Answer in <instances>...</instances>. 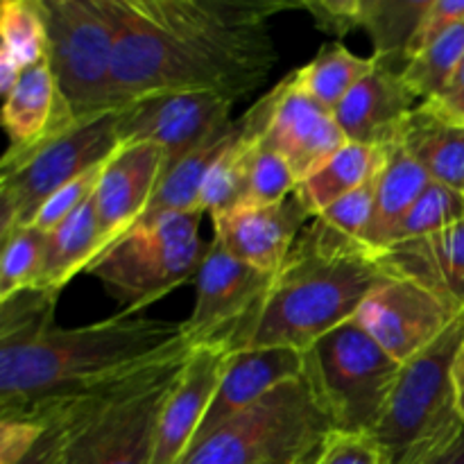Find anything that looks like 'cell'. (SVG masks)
I'll list each match as a JSON object with an SVG mask.
<instances>
[{
  "mask_svg": "<svg viewBox=\"0 0 464 464\" xmlns=\"http://www.w3.org/2000/svg\"><path fill=\"white\" fill-rule=\"evenodd\" d=\"M116 32L118 107L152 93H216L236 102L276 63L279 0H102Z\"/></svg>",
  "mask_w": 464,
  "mask_h": 464,
  "instance_id": "1",
  "label": "cell"
},
{
  "mask_svg": "<svg viewBox=\"0 0 464 464\" xmlns=\"http://www.w3.org/2000/svg\"><path fill=\"white\" fill-rule=\"evenodd\" d=\"M190 344L181 322L118 313L95 324L0 335V417L84 397Z\"/></svg>",
  "mask_w": 464,
  "mask_h": 464,
  "instance_id": "2",
  "label": "cell"
},
{
  "mask_svg": "<svg viewBox=\"0 0 464 464\" xmlns=\"http://www.w3.org/2000/svg\"><path fill=\"white\" fill-rule=\"evenodd\" d=\"M376 254L335 234L313 218L302 231L270 288L243 326L222 347L304 349L353 320L372 290L388 279Z\"/></svg>",
  "mask_w": 464,
  "mask_h": 464,
  "instance_id": "3",
  "label": "cell"
},
{
  "mask_svg": "<svg viewBox=\"0 0 464 464\" xmlns=\"http://www.w3.org/2000/svg\"><path fill=\"white\" fill-rule=\"evenodd\" d=\"M190 344L84 397L63 399L71 417L63 464H152L154 435Z\"/></svg>",
  "mask_w": 464,
  "mask_h": 464,
  "instance_id": "4",
  "label": "cell"
},
{
  "mask_svg": "<svg viewBox=\"0 0 464 464\" xmlns=\"http://www.w3.org/2000/svg\"><path fill=\"white\" fill-rule=\"evenodd\" d=\"M464 344V311L430 347L403 362L372 438L385 464H433L464 433L453 392V362Z\"/></svg>",
  "mask_w": 464,
  "mask_h": 464,
  "instance_id": "5",
  "label": "cell"
},
{
  "mask_svg": "<svg viewBox=\"0 0 464 464\" xmlns=\"http://www.w3.org/2000/svg\"><path fill=\"white\" fill-rule=\"evenodd\" d=\"M331 430L299 376L195 440L179 464H311Z\"/></svg>",
  "mask_w": 464,
  "mask_h": 464,
  "instance_id": "6",
  "label": "cell"
},
{
  "mask_svg": "<svg viewBox=\"0 0 464 464\" xmlns=\"http://www.w3.org/2000/svg\"><path fill=\"white\" fill-rule=\"evenodd\" d=\"M302 379L338 433L374 435L397 385L401 362L349 320L302 352Z\"/></svg>",
  "mask_w": 464,
  "mask_h": 464,
  "instance_id": "7",
  "label": "cell"
},
{
  "mask_svg": "<svg viewBox=\"0 0 464 464\" xmlns=\"http://www.w3.org/2000/svg\"><path fill=\"white\" fill-rule=\"evenodd\" d=\"M202 216V211L172 213L152 225L136 227L91 263L86 275L102 281L125 304V313L134 315L198 276L208 252V245L199 238Z\"/></svg>",
  "mask_w": 464,
  "mask_h": 464,
  "instance_id": "8",
  "label": "cell"
},
{
  "mask_svg": "<svg viewBox=\"0 0 464 464\" xmlns=\"http://www.w3.org/2000/svg\"><path fill=\"white\" fill-rule=\"evenodd\" d=\"M121 148L118 109L80 121L72 130L27 152H5L0 163V236L32 225L39 208L77 177L104 166Z\"/></svg>",
  "mask_w": 464,
  "mask_h": 464,
  "instance_id": "9",
  "label": "cell"
},
{
  "mask_svg": "<svg viewBox=\"0 0 464 464\" xmlns=\"http://www.w3.org/2000/svg\"><path fill=\"white\" fill-rule=\"evenodd\" d=\"M48 57L77 121L116 111V32L102 0H44Z\"/></svg>",
  "mask_w": 464,
  "mask_h": 464,
  "instance_id": "10",
  "label": "cell"
},
{
  "mask_svg": "<svg viewBox=\"0 0 464 464\" xmlns=\"http://www.w3.org/2000/svg\"><path fill=\"white\" fill-rule=\"evenodd\" d=\"M234 102L216 93H152L118 109L121 143H154L166 152V172L231 125Z\"/></svg>",
  "mask_w": 464,
  "mask_h": 464,
  "instance_id": "11",
  "label": "cell"
},
{
  "mask_svg": "<svg viewBox=\"0 0 464 464\" xmlns=\"http://www.w3.org/2000/svg\"><path fill=\"white\" fill-rule=\"evenodd\" d=\"M458 315L415 281L388 276L372 290L353 320L403 365L430 347Z\"/></svg>",
  "mask_w": 464,
  "mask_h": 464,
  "instance_id": "12",
  "label": "cell"
},
{
  "mask_svg": "<svg viewBox=\"0 0 464 464\" xmlns=\"http://www.w3.org/2000/svg\"><path fill=\"white\" fill-rule=\"evenodd\" d=\"M272 275L236 261L213 240L198 272V297L181 322L190 347L225 344L247 322L270 288Z\"/></svg>",
  "mask_w": 464,
  "mask_h": 464,
  "instance_id": "13",
  "label": "cell"
},
{
  "mask_svg": "<svg viewBox=\"0 0 464 464\" xmlns=\"http://www.w3.org/2000/svg\"><path fill=\"white\" fill-rule=\"evenodd\" d=\"M270 100L272 107L263 139L285 159L299 181L320 170L349 143L334 111L299 89L293 75L284 77L270 91Z\"/></svg>",
  "mask_w": 464,
  "mask_h": 464,
  "instance_id": "14",
  "label": "cell"
},
{
  "mask_svg": "<svg viewBox=\"0 0 464 464\" xmlns=\"http://www.w3.org/2000/svg\"><path fill=\"white\" fill-rule=\"evenodd\" d=\"M163 175L166 152L159 145L145 140L121 143V148L107 159L93 193L102 240L100 256L139 225Z\"/></svg>",
  "mask_w": 464,
  "mask_h": 464,
  "instance_id": "15",
  "label": "cell"
},
{
  "mask_svg": "<svg viewBox=\"0 0 464 464\" xmlns=\"http://www.w3.org/2000/svg\"><path fill=\"white\" fill-rule=\"evenodd\" d=\"M313 218L293 193L275 204H249L213 218L216 243L245 266L276 275L293 252L304 222Z\"/></svg>",
  "mask_w": 464,
  "mask_h": 464,
  "instance_id": "16",
  "label": "cell"
},
{
  "mask_svg": "<svg viewBox=\"0 0 464 464\" xmlns=\"http://www.w3.org/2000/svg\"><path fill=\"white\" fill-rule=\"evenodd\" d=\"M231 353L222 344L190 349L175 388L161 408L154 435L152 464H179L220 388Z\"/></svg>",
  "mask_w": 464,
  "mask_h": 464,
  "instance_id": "17",
  "label": "cell"
},
{
  "mask_svg": "<svg viewBox=\"0 0 464 464\" xmlns=\"http://www.w3.org/2000/svg\"><path fill=\"white\" fill-rule=\"evenodd\" d=\"M415 102L401 68L376 59L374 71L358 82L356 89L335 107L334 116L349 143L385 150L397 143L403 122L417 109Z\"/></svg>",
  "mask_w": 464,
  "mask_h": 464,
  "instance_id": "18",
  "label": "cell"
},
{
  "mask_svg": "<svg viewBox=\"0 0 464 464\" xmlns=\"http://www.w3.org/2000/svg\"><path fill=\"white\" fill-rule=\"evenodd\" d=\"M77 116L54 77L50 57L18 75L5 93L3 125L9 136L7 152H27L77 125Z\"/></svg>",
  "mask_w": 464,
  "mask_h": 464,
  "instance_id": "19",
  "label": "cell"
},
{
  "mask_svg": "<svg viewBox=\"0 0 464 464\" xmlns=\"http://www.w3.org/2000/svg\"><path fill=\"white\" fill-rule=\"evenodd\" d=\"M385 275L430 290L451 311H464V220L424 238L392 245L376 254Z\"/></svg>",
  "mask_w": 464,
  "mask_h": 464,
  "instance_id": "20",
  "label": "cell"
},
{
  "mask_svg": "<svg viewBox=\"0 0 464 464\" xmlns=\"http://www.w3.org/2000/svg\"><path fill=\"white\" fill-rule=\"evenodd\" d=\"M304 372V356L297 349H243L234 352L227 361L220 388L213 397L211 408L204 417L195 440L207 435L236 412L266 397L276 385L299 379Z\"/></svg>",
  "mask_w": 464,
  "mask_h": 464,
  "instance_id": "21",
  "label": "cell"
},
{
  "mask_svg": "<svg viewBox=\"0 0 464 464\" xmlns=\"http://www.w3.org/2000/svg\"><path fill=\"white\" fill-rule=\"evenodd\" d=\"M401 145L426 170L430 181L464 195V125L417 104L399 131Z\"/></svg>",
  "mask_w": 464,
  "mask_h": 464,
  "instance_id": "22",
  "label": "cell"
},
{
  "mask_svg": "<svg viewBox=\"0 0 464 464\" xmlns=\"http://www.w3.org/2000/svg\"><path fill=\"white\" fill-rule=\"evenodd\" d=\"M429 184L430 177L426 175L424 168L401 145H390L379 177H376L374 213L362 236V245L370 252L379 254L388 247L399 222L411 211V207L420 199Z\"/></svg>",
  "mask_w": 464,
  "mask_h": 464,
  "instance_id": "23",
  "label": "cell"
},
{
  "mask_svg": "<svg viewBox=\"0 0 464 464\" xmlns=\"http://www.w3.org/2000/svg\"><path fill=\"white\" fill-rule=\"evenodd\" d=\"M100 252H102V240H100L98 213L91 198L57 229L45 234L44 270L39 284L32 290L59 295L72 276L86 272L91 263L98 261Z\"/></svg>",
  "mask_w": 464,
  "mask_h": 464,
  "instance_id": "24",
  "label": "cell"
},
{
  "mask_svg": "<svg viewBox=\"0 0 464 464\" xmlns=\"http://www.w3.org/2000/svg\"><path fill=\"white\" fill-rule=\"evenodd\" d=\"M240 131V118L231 122L227 130L208 139L207 143L199 145L195 152L181 159L177 166L163 175L161 184H159L157 193H154L152 202H150L148 211L139 220L136 227L152 225V222L161 220L163 216H172V213H190L199 211V195H202L204 181H207L208 172L216 166L218 159L225 154V150L234 143V139ZM134 227V229H136Z\"/></svg>",
  "mask_w": 464,
  "mask_h": 464,
  "instance_id": "25",
  "label": "cell"
},
{
  "mask_svg": "<svg viewBox=\"0 0 464 464\" xmlns=\"http://www.w3.org/2000/svg\"><path fill=\"white\" fill-rule=\"evenodd\" d=\"M0 39V91L5 95L25 68L48 57V16L44 0H3Z\"/></svg>",
  "mask_w": 464,
  "mask_h": 464,
  "instance_id": "26",
  "label": "cell"
},
{
  "mask_svg": "<svg viewBox=\"0 0 464 464\" xmlns=\"http://www.w3.org/2000/svg\"><path fill=\"white\" fill-rule=\"evenodd\" d=\"M388 148H370V145L347 143L340 148L320 170L313 172L297 186V198L313 218L356 190L367 179L381 170Z\"/></svg>",
  "mask_w": 464,
  "mask_h": 464,
  "instance_id": "27",
  "label": "cell"
},
{
  "mask_svg": "<svg viewBox=\"0 0 464 464\" xmlns=\"http://www.w3.org/2000/svg\"><path fill=\"white\" fill-rule=\"evenodd\" d=\"M376 66V59L358 57L343 44H329L320 48V53L293 72L299 89L306 91L313 100L329 111H335L340 102L356 89L361 80H365Z\"/></svg>",
  "mask_w": 464,
  "mask_h": 464,
  "instance_id": "28",
  "label": "cell"
},
{
  "mask_svg": "<svg viewBox=\"0 0 464 464\" xmlns=\"http://www.w3.org/2000/svg\"><path fill=\"white\" fill-rule=\"evenodd\" d=\"M430 0H361L358 27L370 34L374 57L394 66L408 62V48Z\"/></svg>",
  "mask_w": 464,
  "mask_h": 464,
  "instance_id": "29",
  "label": "cell"
},
{
  "mask_svg": "<svg viewBox=\"0 0 464 464\" xmlns=\"http://www.w3.org/2000/svg\"><path fill=\"white\" fill-rule=\"evenodd\" d=\"M464 59V21L426 45L421 53L408 59L401 68V77L411 93L421 102L435 100Z\"/></svg>",
  "mask_w": 464,
  "mask_h": 464,
  "instance_id": "30",
  "label": "cell"
},
{
  "mask_svg": "<svg viewBox=\"0 0 464 464\" xmlns=\"http://www.w3.org/2000/svg\"><path fill=\"white\" fill-rule=\"evenodd\" d=\"M0 302L39 284L45 261V234L34 225L16 227L0 236Z\"/></svg>",
  "mask_w": 464,
  "mask_h": 464,
  "instance_id": "31",
  "label": "cell"
},
{
  "mask_svg": "<svg viewBox=\"0 0 464 464\" xmlns=\"http://www.w3.org/2000/svg\"><path fill=\"white\" fill-rule=\"evenodd\" d=\"M464 220V195L458 190L449 188V186L430 181L426 186L424 193L420 195L411 211L403 216L399 222L397 231L390 238L388 247L399 243H408V240L424 238V236L438 234V231L447 229V227L458 225ZM385 247V249H388Z\"/></svg>",
  "mask_w": 464,
  "mask_h": 464,
  "instance_id": "32",
  "label": "cell"
},
{
  "mask_svg": "<svg viewBox=\"0 0 464 464\" xmlns=\"http://www.w3.org/2000/svg\"><path fill=\"white\" fill-rule=\"evenodd\" d=\"M272 107V100H270ZM270 116V113H267ZM267 122V121H266ZM266 130V125H263ZM263 130L258 131L249 152V204H275L290 198L297 190L299 179L285 159L263 139Z\"/></svg>",
  "mask_w": 464,
  "mask_h": 464,
  "instance_id": "33",
  "label": "cell"
},
{
  "mask_svg": "<svg viewBox=\"0 0 464 464\" xmlns=\"http://www.w3.org/2000/svg\"><path fill=\"white\" fill-rule=\"evenodd\" d=\"M376 177H379V172L362 186H358L356 190H352L344 198H340L338 202L331 204L320 216H315L317 220L324 227H329L331 231H335V234L362 243V236H365L372 213H374Z\"/></svg>",
  "mask_w": 464,
  "mask_h": 464,
  "instance_id": "34",
  "label": "cell"
},
{
  "mask_svg": "<svg viewBox=\"0 0 464 464\" xmlns=\"http://www.w3.org/2000/svg\"><path fill=\"white\" fill-rule=\"evenodd\" d=\"M23 412H36L45 426L41 438L34 442V447L25 453V458L18 464H63V460H66L68 438H71L68 403L62 399V401L39 403V406H32Z\"/></svg>",
  "mask_w": 464,
  "mask_h": 464,
  "instance_id": "35",
  "label": "cell"
},
{
  "mask_svg": "<svg viewBox=\"0 0 464 464\" xmlns=\"http://www.w3.org/2000/svg\"><path fill=\"white\" fill-rule=\"evenodd\" d=\"M100 172H102V166L86 172V175L77 177V179H72L71 184H66L63 188H59L57 193L39 208V213L34 216L32 225H34L36 229L44 231V234L57 229V227L62 225L63 220H68L82 204L89 202V199L93 198L95 188H98Z\"/></svg>",
  "mask_w": 464,
  "mask_h": 464,
  "instance_id": "36",
  "label": "cell"
},
{
  "mask_svg": "<svg viewBox=\"0 0 464 464\" xmlns=\"http://www.w3.org/2000/svg\"><path fill=\"white\" fill-rule=\"evenodd\" d=\"M311 464H385V460L372 435L331 430Z\"/></svg>",
  "mask_w": 464,
  "mask_h": 464,
  "instance_id": "37",
  "label": "cell"
},
{
  "mask_svg": "<svg viewBox=\"0 0 464 464\" xmlns=\"http://www.w3.org/2000/svg\"><path fill=\"white\" fill-rule=\"evenodd\" d=\"M44 420L36 412L0 417V464H18L44 433Z\"/></svg>",
  "mask_w": 464,
  "mask_h": 464,
  "instance_id": "38",
  "label": "cell"
},
{
  "mask_svg": "<svg viewBox=\"0 0 464 464\" xmlns=\"http://www.w3.org/2000/svg\"><path fill=\"white\" fill-rule=\"evenodd\" d=\"M464 21V0H430L408 48V59Z\"/></svg>",
  "mask_w": 464,
  "mask_h": 464,
  "instance_id": "39",
  "label": "cell"
},
{
  "mask_svg": "<svg viewBox=\"0 0 464 464\" xmlns=\"http://www.w3.org/2000/svg\"><path fill=\"white\" fill-rule=\"evenodd\" d=\"M299 9H306L320 30L335 36H347L361 21V0H308L299 3Z\"/></svg>",
  "mask_w": 464,
  "mask_h": 464,
  "instance_id": "40",
  "label": "cell"
},
{
  "mask_svg": "<svg viewBox=\"0 0 464 464\" xmlns=\"http://www.w3.org/2000/svg\"><path fill=\"white\" fill-rule=\"evenodd\" d=\"M421 104H426L430 111L449 118V121L462 122L464 125V59L460 66H458V71L453 72L447 89H444L435 100H429V102Z\"/></svg>",
  "mask_w": 464,
  "mask_h": 464,
  "instance_id": "41",
  "label": "cell"
},
{
  "mask_svg": "<svg viewBox=\"0 0 464 464\" xmlns=\"http://www.w3.org/2000/svg\"><path fill=\"white\" fill-rule=\"evenodd\" d=\"M451 379H453V392H456L458 415H460V420L464 424V344L460 347V352H458L456 362H453Z\"/></svg>",
  "mask_w": 464,
  "mask_h": 464,
  "instance_id": "42",
  "label": "cell"
},
{
  "mask_svg": "<svg viewBox=\"0 0 464 464\" xmlns=\"http://www.w3.org/2000/svg\"><path fill=\"white\" fill-rule=\"evenodd\" d=\"M433 464H464V433L460 435V440H458V442Z\"/></svg>",
  "mask_w": 464,
  "mask_h": 464,
  "instance_id": "43",
  "label": "cell"
}]
</instances>
